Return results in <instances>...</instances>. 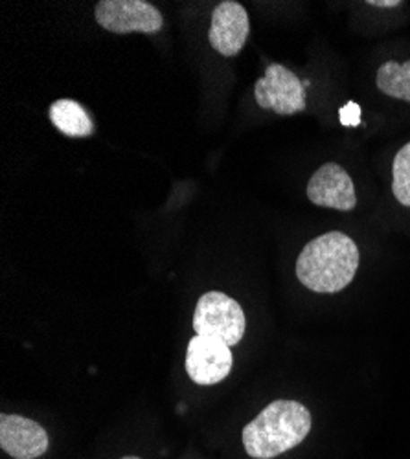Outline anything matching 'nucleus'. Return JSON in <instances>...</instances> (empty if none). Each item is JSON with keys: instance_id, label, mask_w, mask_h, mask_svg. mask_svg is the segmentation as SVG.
Masks as SVG:
<instances>
[{"instance_id": "obj_1", "label": "nucleus", "mask_w": 410, "mask_h": 459, "mask_svg": "<svg viewBox=\"0 0 410 459\" xmlns=\"http://www.w3.org/2000/svg\"><path fill=\"white\" fill-rule=\"evenodd\" d=\"M359 248L343 232H327L310 241L296 259V278L318 294H335L346 289L359 269Z\"/></svg>"}, {"instance_id": "obj_4", "label": "nucleus", "mask_w": 410, "mask_h": 459, "mask_svg": "<svg viewBox=\"0 0 410 459\" xmlns=\"http://www.w3.org/2000/svg\"><path fill=\"white\" fill-rule=\"evenodd\" d=\"M254 98L259 107L275 110L282 117L306 110V89L302 82L278 63L269 65L264 78L256 82Z\"/></svg>"}, {"instance_id": "obj_9", "label": "nucleus", "mask_w": 410, "mask_h": 459, "mask_svg": "<svg viewBox=\"0 0 410 459\" xmlns=\"http://www.w3.org/2000/svg\"><path fill=\"white\" fill-rule=\"evenodd\" d=\"M0 448L13 459H37L48 450V434L22 415H0Z\"/></svg>"}, {"instance_id": "obj_13", "label": "nucleus", "mask_w": 410, "mask_h": 459, "mask_svg": "<svg viewBox=\"0 0 410 459\" xmlns=\"http://www.w3.org/2000/svg\"><path fill=\"white\" fill-rule=\"evenodd\" d=\"M339 118H341V124L346 126V127H357L361 124V107L353 101L346 103L341 112H339Z\"/></svg>"}, {"instance_id": "obj_2", "label": "nucleus", "mask_w": 410, "mask_h": 459, "mask_svg": "<svg viewBox=\"0 0 410 459\" xmlns=\"http://www.w3.org/2000/svg\"><path fill=\"white\" fill-rule=\"evenodd\" d=\"M311 425V413L302 403L275 401L243 429V446L252 459H275L301 445Z\"/></svg>"}, {"instance_id": "obj_3", "label": "nucleus", "mask_w": 410, "mask_h": 459, "mask_svg": "<svg viewBox=\"0 0 410 459\" xmlns=\"http://www.w3.org/2000/svg\"><path fill=\"white\" fill-rule=\"evenodd\" d=\"M245 327L247 320L241 305L231 296L210 290L199 298L194 313V329L199 336L236 346L245 334Z\"/></svg>"}, {"instance_id": "obj_12", "label": "nucleus", "mask_w": 410, "mask_h": 459, "mask_svg": "<svg viewBox=\"0 0 410 459\" xmlns=\"http://www.w3.org/2000/svg\"><path fill=\"white\" fill-rule=\"evenodd\" d=\"M392 194L399 204L410 208V142L397 151L394 159Z\"/></svg>"}, {"instance_id": "obj_10", "label": "nucleus", "mask_w": 410, "mask_h": 459, "mask_svg": "<svg viewBox=\"0 0 410 459\" xmlns=\"http://www.w3.org/2000/svg\"><path fill=\"white\" fill-rule=\"evenodd\" d=\"M54 127L70 138H85L94 133V124L87 110L74 100H57L50 107Z\"/></svg>"}, {"instance_id": "obj_8", "label": "nucleus", "mask_w": 410, "mask_h": 459, "mask_svg": "<svg viewBox=\"0 0 410 459\" xmlns=\"http://www.w3.org/2000/svg\"><path fill=\"white\" fill-rule=\"evenodd\" d=\"M249 31L250 22L247 10L234 0H225L212 13L208 39L212 48L221 56L234 57L243 50Z\"/></svg>"}, {"instance_id": "obj_7", "label": "nucleus", "mask_w": 410, "mask_h": 459, "mask_svg": "<svg viewBox=\"0 0 410 459\" xmlns=\"http://www.w3.org/2000/svg\"><path fill=\"white\" fill-rule=\"evenodd\" d=\"M308 199L320 206L337 212H352L357 206V194L352 177L339 164L320 166L308 184Z\"/></svg>"}, {"instance_id": "obj_14", "label": "nucleus", "mask_w": 410, "mask_h": 459, "mask_svg": "<svg viewBox=\"0 0 410 459\" xmlns=\"http://www.w3.org/2000/svg\"><path fill=\"white\" fill-rule=\"evenodd\" d=\"M368 6H376V8H396L401 6L399 0H368Z\"/></svg>"}, {"instance_id": "obj_15", "label": "nucleus", "mask_w": 410, "mask_h": 459, "mask_svg": "<svg viewBox=\"0 0 410 459\" xmlns=\"http://www.w3.org/2000/svg\"><path fill=\"white\" fill-rule=\"evenodd\" d=\"M122 459H140V457H136V455H126V457H122Z\"/></svg>"}, {"instance_id": "obj_5", "label": "nucleus", "mask_w": 410, "mask_h": 459, "mask_svg": "<svg viewBox=\"0 0 410 459\" xmlns=\"http://www.w3.org/2000/svg\"><path fill=\"white\" fill-rule=\"evenodd\" d=\"M94 13L101 28L118 35L131 31L155 33L164 24L161 12L145 0H101Z\"/></svg>"}, {"instance_id": "obj_11", "label": "nucleus", "mask_w": 410, "mask_h": 459, "mask_svg": "<svg viewBox=\"0 0 410 459\" xmlns=\"http://www.w3.org/2000/svg\"><path fill=\"white\" fill-rule=\"evenodd\" d=\"M378 87L383 94L410 103V61H388L378 70Z\"/></svg>"}, {"instance_id": "obj_6", "label": "nucleus", "mask_w": 410, "mask_h": 459, "mask_svg": "<svg viewBox=\"0 0 410 459\" xmlns=\"http://www.w3.org/2000/svg\"><path fill=\"white\" fill-rule=\"evenodd\" d=\"M234 357L231 346L214 338L194 336L186 351V371L199 386H212L225 380L232 371Z\"/></svg>"}]
</instances>
